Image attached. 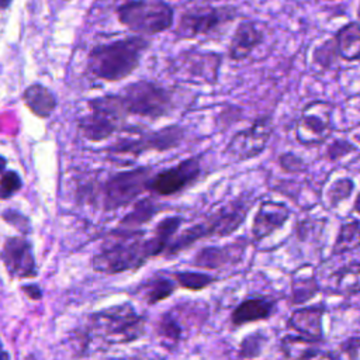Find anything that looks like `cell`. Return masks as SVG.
Returning <instances> with one entry per match:
<instances>
[{
    "mask_svg": "<svg viewBox=\"0 0 360 360\" xmlns=\"http://www.w3.org/2000/svg\"><path fill=\"white\" fill-rule=\"evenodd\" d=\"M146 319L128 304H118L90 315L84 332L77 333L79 350H86L93 342L101 346L127 345L138 340L145 333Z\"/></svg>",
    "mask_w": 360,
    "mask_h": 360,
    "instance_id": "2",
    "label": "cell"
},
{
    "mask_svg": "<svg viewBox=\"0 0 360 360\" xmlns=\"http://www.w3.org/2000/svg\"><path fill=\"white\" fill-rule=\"evenodd\" d=\"M174 288L176 284L172 278H169L163 273H156L141 283V285L138 287V294H141L149 305H153L170 297Z\"/></svg>",
    "mask_w": 360,
    "mask_h": 360,
    "instance_id": "24",
    "label": "cell"
},
{
    "mask_svg": "<svg viewBox=\"0 0 360 360\" xmlns=\"http://www.w3.org/2000/svg\"><path fill=\"white\" fill-rule=\"evenodd\" d=\"M28 360H35V357H30V359H28Z\"/></svg>",
    "mask_w": 360,
    "mask_h": 360,
    "instance_id": "46",
    "label": "cell"
},
{
    "mask_svg": "<svg viewBox=\"0 0 360 360\" xmlns=\"http://www.w3.org/2000/svg\"><path fill=\"white\" fill-rule=\"evenodd\" d=\"M0 186H1V198L3 200H8L11 198L14 194H17L21 187H22V179L20 177V174L15 172V170H11V169H1V181H0Z\"/></svg>",
    "mask_w": 360,
    "mask_h": 360,
    "instance_id": "34",
    "label": "cell"
},
{
    "mask_svg": "<svg viewBox=\"0 0 360 360\" xmlns=\"http://www.w3.org/2000/svg\"><path fill=\"white\" fill-rule=\"evenodd\" d=\"M336 360H360V338H349L343 342Z\"/></svg>",
    "mask_w": 360,
    "mask_h": 360,
    "instance_id": "38",
    "label": "cell"
},
{
    "mask_svg": "<svg viewBox=\"0 0 360 360\" xmlns=\"http://www.w3.org/2000/svg\"><path fill=\"white\" fill-rule=\"evenodd\" d=\"M150 45L152 41L142 35H129L97 44L87 53L86 70L101 82H121L139 68Z\"/></svg>",
    "mask_w": 360,
    "mask_h": 360,
    "instance_id": "1",
    "label": "cell"
},
{
    "mask_svg": "<svg viewBox=\"0 0 360 360\" xmlns=\"http://www.w3.org/2000/svg\"><path fill=\"white\" fill-rule=\"evenodd\" d=\"M245 242H233L225 246H208L194 256L193 264L202 269H219L242 257Z\"/></svg>",
    "mask_w": 360,
    "mask_h": 360,
    "instance_id": "20",
    "label": "cell"
},
{
    "mask_svg": "<svg viewBox=\"0 0 360 360\" xmlns=\"http://www.w3.org/2000/svg\"><path fill=\"white\" fill-rule=\"evenodd\" d=\"M290 218V208L278 201L264 200L252 221V235L256 240H262L276 231L281 229Z\"/></svg>",
    "mask_w": 360,
    "mask_h": 360,
    "instance_id": "15",
    "label": "cell"
},
{
    "mask_svg": "<svg viewBox=\"0 0 360 360\" xmlns=\"http://www.w3.org/2000/svg\"><path fill=\"white\" fill-rule=\"evenodd\" d=\"M120 24L135 35L152 37L174 25V8L165 0H122L115 7Z\"/></svg>",
    "mask_w": 360,
    "mask_h": 360,
    "instance_id": "6",
    "label": "cell"
},
{
    "mask_svg": "<svg viewBox=\"0 0 360 360\" xmlns=\"http://www.w3.org/2000/svg\"><path fill=\"white\" fill-rule=\"evenodd\" d=\"M21 290H22V292H24L28 298H31V300H39V298L42 297L41 288H39L37 284H34V283H31V284H24V285L21 287Z\"/></svg>",
    "mask_w": 360,
    "mask_h": 360,
    "instance_id": "39",
    "label": "cell"
},
{
    "mask_svg": "<svg viewBox=\"0 0 360 360\" xmlns=\"http://www.w3.org/2000/svg\"><path fill=\"white\" fill-rule=\"evenodd\" d=\"M1 360H8V353H7V350H3V352H1Z\"/></svg>",
    "mask_w": 360,
    "mask_h": 360,
    "instance_id": "43",
    "label": "cell"
},
{
    "mask_svg": "<svg viewBox=\"0 0 360 360\" xmlns=\"http://www.w3.org/2000/svg\"><path fill=\"white\" fill-rule=\"evenodd\" d=\"M89 111L77 120L79 134L91 142H101L125 129L129 117L117 93H108L87 101Z\"/></svg>",
    "mask_w": 360,
    "mask_h": 360,
    "instance_id": "7",
    "label": "cell"
},
{
    "mask_svg": "<svg viewBox=\"0 0 360 360\" xmlns=\"http://www.w3.org/2000/svg\"><path fill=\"white\" fill-rule=\"evenodd\" d=\"M338 52L336 46L333 42V38H329L323 41L321 45H318L314 51L312 59L316 65H319L322 69H330L333 62L338 59Z\"/></svg>",
    "mask_w": 360,
    "mask_h": 360,
    "instance_id": "32",
    "label": "cell"
},
{
    "mask_svg": "<svg viewBox=\"0 0 360 360\" xmlns=\"http://www.w3.org/2000/svg\"><path fill=\"white\" fill-rule=\"evenodd\" d=\"M356 150H357L356 146L353 143H350L349 141H346V139H335L326 148V158L330 162H338L342 158H345L346 155H349L352 152H356Z\"/></svg>",
    "mask_w": 360,
    "mask_h": 360,
    "instance_id": "36",
    "label": "cell"
},
{
    "mask_svg": "<svg viewBox=\"0 0 360 360\" xmlns=\"http://www.w3.org/2000/svg\"><path fill=\"white\" fill-rule=\"evenodd\" d=\"M153 176L150 166H138L128 170L107 174L104 179L93 180L84 188L93 202H98L103 211H117L135 202L141 194L148 191V183Z\"/></svg>",
    "mask_w": 360,
    "mask_h": 360,
    "instance_id": "5",
    "label": "cell"
},
{
    "mask_svg": "<svg viewBox=\"0 0 360 360\" xmlns=\"http://www.w3.org/2000/svg\"><path fill=\"white\" fill-rule=\"evenodd\" d=\"M1 259L11 278H34L37 276L32 245L25 236L6 238Z\"/></svg>",
    "mask_w": 360,
    "mask_h": 360,
    "instance_id": "14",
    "label": "cell"
},
{
    "mask_svg": "<svg viewBox=\"0 0 360 360\" xmlns=\"http://www.w3.org/2000/svg\"><path fill=\"white\" fill-rule=\"evenodd\" d=\"M332 291L340 295H354L360 292V263H352L335 271L330 277Z\"/></svg>",
    "mask_w": 360,
    "mask_h": 360,
    "instance_id": "25",
    "label": "cell"
},
{
    "mask_svg": "<svg viewBox=\"0 0 360 360\" xmlns=\"http://www.w3.org/2000/svg\"><path fill=\"white\" fill-rule=\"evenodd\" d=\"M353 211L360 215V191L356 194V198H354V202H353Z\"/></svg>",
    "mask_w": 360,
    "mask_h": 360,
    "instance_id": "41",
    "label": "cell"
},
{
    "mask_svg": "<svg viewBox=\"0 0 360 360\" xmlns=\"http://www.w3.org/2000/svg\"><path fill=\"white\" fill-rule=\"evenodd\" d=\"M11 1L13 0H0V6H1V10H7L10 6H11Z\"/></svg>",
    "mask_w": 360,
    "mask_h": 360,
    "instance_id": "42",
    "label": "cell"
},
{
    "mask_svg": "<svg viewBox=\"0 0 360 360\" xmlns=\"http://www.w3.org/2000/svg\"><path fill=\"white\" fill-rule=\"evenodd\" d=\"M354 190V181L350 177H338L326 188V201L329 208H336L346 201Z\"/></svg>",
    "mask_w": 360,
    "mask_h": 360,
    "instance_id": "30",
    "label": "cell"
},
{
    "mask_svg": "<svg viewBox=\"0 0 360 360\" xmlns=\"http://www.w3.org/2000/svg\"><path fill=\"white\" fill-rule=\"evenodd\" d=\"M153 257L149 236L145 231L115 229L93 257V269L98 273L115 274L141 267Z\"/></svg>",
    "mask_w": 360,
    "mask_h": 360,
    "instance_id": "4",
    "label": "cell"
},
{
    "mask_svg": "<svg viewBox=\"0 0 360 360\" xmlns=\"http://www.w3.org/2000/svg\"><path fill=\"white\" fill-rule=\"evenodd\" d=\"M266 336L263 332H253L243 338L239 346V354L245 359H255L262 353L264 347Z\"/></svg>",
    "mask_w": 360,
    "mask_h": 360,
    "instance_id": "33",
    "label": "cell"
},
{
    "mask_svg": "<svg viewBox=\"0 0 360 360\" xmlns=\"http://www.w3.org/2000/svg\"><path fill=\"white\" fill-rule=\"evenodd\" d=\"M156 333L167 347L176 346L183 336V325L174 311H166L156 323Z\"/></svg>",
    "mask_w": 360,
    "mask_h": 360,
    "instance_id": "28",
    "label": "cell"
},
{
    "mask_svg": "<svg viewBox=\"0 0 360 360\" xmlns=\"http://www.w3.org/2000/svg\"><path fill=\"white\" fill-rule=\"evenodd\" d=\"M280 167L287 173H300L305 170V162L292 152H285L278 156Z\"/></svg>",
    "mask_w": 360,
    "mask_h": 360,
    "instance_id": "37",
    "label": "cell"
},
{
    "mask_svg": "<svg viewBox=\"0 0 360 360\" xmlns=\"http://www.w3.org/2000/svg\"><path fill=\"white\" fill-rule=\"evenodd\" d=\"M1 217L7 224L13 225L20 233H22V236L28 235L31 232V222H30L28 217H25L22 212L13 210V208H7L3 211Z\"/></svg>",
    "mask_w": 360,
    "mask_h": 360,
    "instance_id": "35",
    "label": "cell"
},
{
    "mask_svg": "<svg viewBox=\"0 0 360 360\" xmlns=\"http://www.w3.org/2000/svg\"><path fill=\"white\" fill-rule=\"evenodd\" d=\"M360 246V222L357 219L347 221L340 225L336 235L332 255H343Z\"/></svg>",
    "mask_w": 360,
    "mask_h": 360,
    "instance_id": "27",
    "label": "cell"
},
{
    "mask_svg": "<svg viewBox=\"0 0 360 360\" xmlns=\"http://www.w3.org/2000/svg\"><path fill=\"white\" fill-rule=\"evenodd\" d=\"M128 115L159 120L172 114L174 94L170 89L150 80H136L117 91Z\"/></svg>",
    "mask_w": 360,
    "mask_h": 360,
    "instance_id": "8",
    "label": "cell"
},
{
    "mask_svg": "<svg viewBox=\"0 0 360 360\" xmlns=\"http://www.w3.org/2000/svg\"><path fill=\"white\" fill-rule=\"evenodd\" d=\"M184 136L186 129L179 124H170L156 131L127 127L120 132L115 142L103 149V152L118 165H132L145 152H167L179 148Z\"/></svg>",
    "mask_w": 360,
    "mask_h": 360,
    "instance_id": "3",
    "label": "cell"
},
{
    "mask_svg": "<svg viewBox=\"0 0 360 360\" xmlns=\"http://www.w3.org/2000/svg\"><path fill=\"white\" fill-rule=\"evenodd\" d=\"M172 276L180 287L191 291L204 290L215 281L212 276L202 271H176Z\"/></svg>",
    "mask_w": 360,
    "mask_h": 360,
    "instance_id": "31",
    "label": "cell"
},
{
    "mask_svg": "<svg viewBox=\"0 0 360 360\" xmlns=\"http://www.w3.org/2000/svg\"><path fill=\"white\" fill-rule=\"evenodd\" d=\"M323 307L312 305L295 309L288 318V325L291 329L300 333V336L307 338L312 342H318L323 338L322 330V318Z\"/></svg>",
    "mask_w": 360,
    "mask_h": 360,
    "instance_id": "18",
    "label": "cell"
},
{
    "mask_svg": "<svg viewBox=\"0 0 360 360\" xmlns=\"http://www.w3.org/2000/svg\"><path fill=\"white\" fill-rule=\"evenodd\" d=\"M264 39V31L259 21L243 20L235 28L229 45L228 58L235 62L246 59Z\"/></svg>",
    "mask_w": 360,
    "mask_h": 360,
    "instance_id": "16",
    "label": "cell"
},
{
    "mask_svg": "<svg viewBox=\"0 0 360 360\" xmlns=\"http://www.w3.org/2000/svg\"><path fill=\"white\" fill-rule=\"evenodd\" d=\"M201 176L202 153H198L180 160L174 166L153 173L148 183V191L160 197H172L194 186Z\"/></svg>",
    "mask_w": 360,
    "mask_h": 360,
    "instance_id": "11",
    "label": "cell"
},
{
    "mask_svg": "<svg viewBox=\"0 0 360 360\" xmlns=\"http://www.w3.org/2000/svg\"><path fill=\"white\" fill-rule=\"evenodd\" d=\"M333 105L323 100L308 103L297 121L295 138L301 145L314 146L322 143L332 132Z\"/></svg>",
    "mask_w": 360,
    "mask_h": 360,
    "instance_id": "13",
    "label": "cell"
},
{
    "mask_svg": "<svg viewBox=\"0 0 360 360\" xmlns=\"http://www.w3.org/2000/svg\"><path fill=\"white\" fill-rule=\"evenodd\" d=\"M21 100L25 107L41 120L49 118L58 107L56 94L39 82L27 86L21 93Z\"/></svg>",
    "mask_w": 360,
    "mask_h": 360,
    "instance_id": "19",
    "label": "cell"
},
{
    "mask_svg": "<svg viewBox=\"0 0 360 360\" xmlns=\"http://www.w3.org/2000/svg\"><path fill=\"white\" fill-rule=\"evenodd\" d=\"M249 211V204L245 202H232L224 208H219L212 215L204 221L187 228L184 232L176 238L167 248L165 255H174L181 249H186L191 243L197 242L201 238L208 236H226L235 232L246 218Z\"/></svg>",
    "mask_w": 360,
    "mask_h": 360,
    "instance_id": "9",
    "label": "cell"
},
{
    "mask_svg": "<svg viewBox=\"0 0 360 360\" xmlns=\"http://www.w3.org/2000/svg\"><path fill=\"white\" fill-rule=\"evenodd\" d=\"M273 135V118L270 115L257 117L248 128L232 135L225 146V155L235 162H245L259 156L267 146Z\"/></svg>",
    "mask_w": 360,
    "mask_h": 360,
    "instance_id": "12",
    "label": "cell"
},
{
    "mask_svg": "<svg viewBox=\"0 0 360 360\" xmlns=\"http://www.w3.org/2000/svg\"><path fill=\"white\" fill-rule=\"evenodd\" d=\"M276 302L269 297H249L239 302L231 315V321L235 326L257 322L271 316Z\"/></svg>",
    "mask_w": 360,
    "mask_h": 360,
    "instance_id": "21",
    "label": "cell"
},
{
    "mask_svg": "<svg viewBox=\"0 0 360 360\" xmlns=\"http://www.w3.org/2000/svg\"><path fill=\"white\" fill-rule=\"evenodd\" d=\"M238 14L239 8L232 4L197 6L181 13L174 34L181 39L215 37L224 32Z\"/></svg>",
    "mask_w": 360,
    "mask_h": 360,
    "instance_id": "10",
    "label": "cell"
},
{
    "mask_svg": "<svg viewBox=\"0 0 360 360\" xmlns=\"http://www.w3.org/2000/svg\"><path fill=\"white\" fill-rule=\"evenodd\" d=\"M159 211L158 205L150 198H143L135 202L134 210L127 214L118 224V229L124 231H138L136 228L149 222L155 214Z\"/></svg>",
    "mask_w": 360,
    "mask_h": 360,
    "instance_id": "26",
    "label": "cell"
},
{
    "mask_svg": "<svg viewBox=\"0 0 360 360\" xmlns=\"http://www.w3.org/2000/svg\"><path fill=\"white\" fill-rule=\"evenodd\" d=\"M353 139H354L357 143H360V132L354 134V135H353Z\"/></svg>",
    "mask_w": 360,
    "mask_h": 360,
    "instance_id": "44",
    "label": "cell"
},
{
    "mask_svg": "<svg viewBox=\"0 0 360 360\" xmlns=\"http://www.w3.org/2000/svg\"><path fill=\"white\" fill-rule=\"evenodd\" d=\"M221 66V55L212 52H186L180 56V72H184L188 79L215 83Z\"/></svg>",
    "mask_w": 360,
    "mask_h": 360,
    "instance_id": "17",
    "label": "cell"
},
{
    "mask_svg": "<svg viewBox=\"0 0 360 360\" xmlns=\"http://www.w3.org/2000/svg\"><path fill=\"white\" fill-rule=\"evenodd\" d=\"M319 290L312 266H301L291 278V295L294 304H302L311 300Z\"/></svg>",
    "mask_w": 360,
    "mask_h": 360,
    "instance_id": "23",
    "label": "cell"
},
{
    "mask_svg": "<svg viewBox=\"0 0 360 360\" xmlns=\"http://www.w3.org/2000/svg\"><path fill=\"white\" fill-rule=\"evenodd\" d=\"M338 56L345 62L360 60V22L349 21L332 37Z\"/></svg>",
    "mask_w": 360,
    "mask_h": 360,
    "instance_id": "22",
    "label": "cell"
},
{
    "mask_svg": "<svg viewBox=\"0 0 360 360\" xmlns=\"http://www.w3.org/2000/svg\"><path fill=\"white\" fill-rule=\"evenodd\" d=\"M356 15L360 20V0H359V4H357V8H356Z\"/></svg>",
    "mask_w": 360,
    "mask_h": 360,
    "instance_id": "45",
    "label": "cell"
},
{
    "mask_svg": "<svg viewBox=\"0 0 360 360\" xmlns=\"http://www.w3.org/2000/svg\"><path fill=\"white\" fill-rule=\"evenodd\" d=\"M307 360H335L329 353L322 350H315Z\"/></svg>",
    "mask_w": 360,
    "mask_h": 360,
    "instance_id": "40",
    "label": "cell"
},
{
    "mask_svg": "<svg viewBox=\"0 0 360 360\" xmlns=\"http://www.w3.org/2000/svg\"><path fill=\"white\" fill-rule=\"evenodd\" d=\"M281 350L290 360H307L316 349L315 342L302 336H285L281 342Z\"/></svg>",
    "mask_w": 360,
    "mask_h": 360,
    "instance_id": "29",
    "label": "cell"
}]
</instances>
